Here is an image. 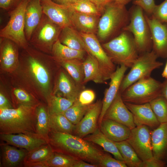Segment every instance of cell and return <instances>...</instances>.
Wrapping results in <instances>:
<instances>
[{
  "label": "cell",
  "mask_w": 167,
  "mask_h": 167,
  "mask_svg": "<svg viewBox=\"0 0 167 167\" xmlns=\"http://www.w3.org/2000/svg\"><path fill=\"white\" fill-rule=\"evenodd\" d=\"M97 165L89 164L83 160L78 159L75 163L74 167H97Z\"/></svg>",
  "instance_id": "obj_51"
},
{
  "label": "cell",
  "mask_w": 167,
  "mask_h": 167,
  "mask_svg": "<svg viewBox=\"0 0 167 167\" xmlns=\"http://www.w3.org/2000/svg\"><path fill=\"white\" fill-rule=\"evenodd\" d=\"M28 53L27 60L32 74L41 88L45 89H47L49 84V73L33 52L30 51Z\"/></svg>",
  "instance_id": "obj_27"
},
{
  "label": "cell",
  "mask_w": 167,
  "mask_h": 167,
  "mask_svg": "<svg viewBox=\"0 0 167 167\" xmlns=\"http://www.w3.org/2000/svg\"><path fill=\"white\" fill-rule=\"evenodd\" d=\"M125 103L132 114L136 126L145 125L155 129L160 124L149 103L142 104Z\"/></svg>",
  "instance_id": "obj_18"
},
{
  "label": "cell",
  "mask_w": 167,
  "mask_h": 167,
  "mask_svg": "<svg viewBox=\"0 0 167 167\" xmlns=\"http://www.w3.org/2000/svg\"><path fill=\"white\" fill-rule=\"evenodd\" d=\"M14 93L20 105H25L36 106L38 105L36 103L34 99L25 91L20 88L14 90Z\"/></svg>",
  "instance_id": "obj_43"
},
{
  "label": "cell",
  "mask_w": 167,
  "mask_h": 167,
  "mask_svg": "<svg viewBox=\"0 0 167 167\" xmlns=\"http://www.w3.org/2000/svg\"><path fill=\"white\" fill-rule=\"evenodd\" d=\"M12 108L11 105L6 96L2 93H0V109Z\"/></svg>",
  "instance_id": "obj_49"
},
{
  "label": "cell",
  "mask_w": 167,
  "mask_h": 167,
  "mask_svg": "<svg viewBox=\"0 0 167 167\" xmlns=\"http://www.w3.org/2000/svg\"><path fill=\"white\" fill-rule=\"evenodd\" d=\"M83 60L74 59L57 61L66 70L75 82L82 87H83L84 78Z\"/></svg>",
  "instance_id": "obj_33"
},
{
  "label": "cell",
  "mask_w": 167,
  "mask_h": 167,
  "mask_svg": "<svg viewBox=\"0 0 167 167\" xmlns=\"http://www.w3.org/2000/svg\"><path fill=\"white\" fill-rule=\"evenodd\" d=\"M103 118L115 121L131 130L136 127L132 114L123 101L119 91L107 110Z\"/></svg>",
  "instance_id": "obj_14"
},
{
  "label": "cell",
  "mask_w": 167,
  "mask_h": 167,
  "mask_svg": "<svg viewBox=\"0 0 167 167\" xmlns=\"http://www.w3.org/2000/svg\"><path fill=\"white\" fill-rule=\"evenodd\" d=\"M151 139L153 157L163 160L167 156V122L151 131Z\"/></svg>",
  "instance_id": "obj_21"
},
{
  "label": "cell",
  "mask_w": 167,
  "mask_h": 167,
  "mask_svg": "<svg viewBox=\"0 0 167 167\" xmlns=\"http://www.w3.org/2000/svg\"><path fill=\"white\" fill-rule=\"evenodd\" d=\"M126 140L143 161L153 157L151 131L147 126H136L131 130L130 136Z\"/></svg>",
  "instance_id": "obj_11"
},
{
  "label": "cell",
  "mask_w": 167,
  "mask_h": 167,
  "mask_svg": "<svg viewBox=\"0 0 167 167\" xmlns=\"http://www.w3.org/2000/svg\"><path fill=\"white\" fill-rule=\"evenodd\" d=\"M166 166L167 167V164H166Z\"/></svg>",
  "instance_id": "obj_58"
},
{
  "label": "cell",
  "mask_w": 167,
  "mask_h": 167,
  "mask_svg": "<svg viewBox=\"0 0 167 167\" xmlns=\"http://www.w3.org/2000/svg\"><path fill=\"white\" fill-rule=\"evenodd\" d=\"M92 2L101 12L103 13L106 6L114 0H89Z\"/></svg>",
  "instance_id": "obj_48"
},
{
  "label": "cell",
  "mask_w": 167,
  "mask_h": 167,
  "mask_svg": "<svg viewBox=\"0 0 167 167\" xmlns=\"http://www.w3.org/2000/svg\"><path fill=\"white\" fill-rule=\"evenodd\" d=\"M82 138L73 134L50 130L49 143L54 152L69 155L98 166L104 153Z\"/></svg>",
  "instance_id": "obj_1"
},
{
  "label": "cell",
  "mask_w": 167,
  "mask_h": 167,
  "mask_svg": "<svg viewBox=\"0 0 167 167\" xmlns=\"http://www.w3.org/2000/svg\"><path fill=\"white\" fill-rule=\"evenodd\" d=\"M99 167H127L124 161L113 158L109 155L104 153L99 162Z\"/></svg>",
  "instance_id": "obj_42"
},
{
  "label": "cell",
  "mask_w": 167,
  "mask_h": 167,
  "mask_svg": "<svg viewBox=\"0 0 167 167\" xmlns=\"http://www.w3.org/2000/svg\"><path fill=\"white\" fill-rule=\"evenodd\" d=\"M162 83L151 76L140 79L121 93L124 102L135 104L149 103L162 95Z\"/></svg>",
  "instance_id": "obj_6"
},
{
  "label": "cell",
  "mask_w": 167,
  "mask_h": 167,
  "mask_svg": "<svg viewBox=\"0 0 167 167\" xmlns=\"http://www.w3.org/2000/svg\"><path fill=\"white\" fill-rule=\"evenodd\" d=\"M36 129L37 134L49 141L50 131L49 113L48 110L43 105H38L36 108Z\"/></svg>",
  "instance_id": "obj_34"
},
{
  "label": "cell",
  "mask_w": 167,
  "mask_h": 167,
  "mask_svg": "<svg viewBox=\"0 0 167 167\" xmlns=\"http://www.w3.org/2000/svg\"><path fill=\"white\" fill-rule=\"evenodd\" d=\"M57 88L64 97L75 101L82 90L83 87L78 85L63 71H61L58 76Z\"/></svg>",
  "instance_id": "obj_25"
},
{
  "label": "cell",
  "mask_w": 167,
  "mask_h": 167,
  "mask_svg": "<svg viewBox=\"0 0 167 167\" xmlns=\"http://www.w3.org/2000/svg\"><path fill=\"white\" fill-rule=\"evenodd\" d=\"M79 33L84 42L87 53L91 54L97 60L104 81L110 79L116 67L101 45L98 38L94 33Z\"/></svg>",
  "instance_id": "obj_10"
},
{
  "label": "cell",
  "mask_w": 167,
  "mask_h": 167,
  "mask_svg": "<svg viewBox=\"0 0 167 167\" xmlns=\"http://www.w3.org/2000/svg\"><path fill=\"white\" fill-rule=\"evenodd\" d=\"M54 2L57 3L68 5L70 4L68 0H51Z\"/></svg>",
  "instance_id": "obj_54"
},
{
  "label": "cell",
  "mask_w": 167,
  "mask_h": 167,
  "mask_svg": "<svg viewBox=\"0 0 167 167\" xmlns=\"http://www.w3.org/2000/svg\"><path fill=\"white\" fill-rule=\"evenodd\" d=\"M54 153L49 143L44 145L33 150L28 152L24 160V163L47 161Z\"/></svg>",
  "instance_id": "obj_35"
},
{
  "label": "cell",
  "mask_w": 167,
  "mask_h": 167,
  "mask_svg": "<svg viewBox=\"0 0 167 167\" xmlns=\"http://www.w3.org/2000/svg\"><path fill=\"white\" fill-rule=\"evenodd\" d=\"M149 103L160 123L167 122V101L165 98L161 95Z\"/></svg>",
  "instance_id": "obj_38"
},
{
  "label": "cell",
  "mask_w": 167,
  "mask_h": 167,
  "mask_svg": "<svg viewBox=\"0 0 167 167\" xmlns=\"http://www.w3.org/2000/svg\"><path fill=\"white\" fill-rule=\"evenodd\" d=\"M44 14L62 29L73 26L70 18L71 10L67 5L55 3L51 0L41 1Z\"/></svg>",
  "instance_id": "obj_15"
},
{
  "label": "cell",
  "mask_w": 167,
  "mask_h": 167,
  "mask_svg": "<svg viewBox=\"0 0 167 167\" xmlns=\"http://www.w3.org/2000/svg\"><path fill=\"white\" fill-rule=\"evenodd\" d=\"M89 105H85L81 104L77 99L63 113L72 123L76 125L83 118Z\"/></svg>",
  "instance_id": "obj_37"
},
{
  "label": "cell",
  "mask_w": 167,
  "mask_h": 167,
  "mask_svg": "<svg viewBox=\"0 0 167 167\" xmlns=\"http://www.w3.org/2000/svg\"><path fill=\"white\" fill-rule=\"evenodd\" d=\"M158 58L152 50L139 54L122 81L119 89L121 93L138 80L150 76L154 70L161 66L163 63L157 60Z\"/></svg>",
  "instance_id": "obj_7"
},
{
  "label": "cell",
  "mask_w": 167,
  "mask_h": 167,
  "mask_svg": "<svg viewBox=\"0 0 167 167\" xmlns=\"http://www.w3.org/2000/svg\"><path fill=\"white\" fill-rule=\"evenodd\" d=\"M134 0H114L116 3L120 5L126 6Z\"/></svg>",
  "instance_id": "obj_53"
},
{
  "label": "cell",
  "mask_w": 167,
  "mask_h": 167,
  "mask_svg": "<svg viewBox=\"0 0 167 167\" xmlns=\"http://www.w3.org/2000/svg\"><path fill=\"white\" fill-rule=\"evenodd\" d=\"M50 130L56 131L73 134L75 125L72 123L64 113H49Z\"/></svg>",
  "instance_id": "obj_32"
},
{
  "label": "cell",
  "mask_w": 167,
  "mask_h": 167,
  "mask_svg": "<svg viewBox=\"0 0 167 167\" xmlns=\"http://www.w3.org/2000/svg\"><path fill=\"white\" fill-rule=\"evenodd\" d=\"M162 76L165 79H167V62L162 73Z\"/></svg>",
  "instance_id": "obj_55"
},
{
  "label": "cell",
  "mask_w": 167,
  "mask_h": 167,
  "mask_svg": "<svg viewBox=\"0 0 167 167\" xmlns=\"http://www.w3.org/2000/svg\"><path fill=\"white\" fill-rule=\"evenodd\" d=\"M150 16L161 23L167 24V0L156 5Z\"/></svg>",
  "instance_id": "obj_41"
},
{
  "label": "cell",
  "mask_w": 167,
  "mask_h": 167,
  "mask_svg": "<svg viewBox=\"0 0 167 167\" xmlns=\"http://www.w3.org/2000/svg\"><path fill=\"white\" fill-rule=\"evenodd\" d=\"M15 147L6 143L0 144L2 167H16L22 164L23 165L24 158L28 151Z\"/></svg>",
  "instance_id": "obj_22"
},
{
  "label": "cell",
  "mask_w": 167,
  "mask_h": 167,
  "mask_svg": "<svg viewBox=\"0 0 167 167\" xmlns=\"http://www.w3.org/2000/svg\"><path fill=\"white\" fill-rule=\"evenodd\" d=\"M58 39L61 43L71 48L87 52L86 48L82 37L73 26L63 28Z\"/></svg>",
  "instance_id": "obj_28"
},
{
  "label": "cell",
  "mask_w": 167,
  "mask_h": 167,
  "mask_svg": "<svg viewBox=\"0 0 167 167\" xmlns=\"http://www.w3.org/2000/svg\"><path fill=\"white\" fill-rule=\"evenodd\" d=\"M71 10L78 12L99 16L101 12L89 0H80L76 2L67 5Z\"/></svg>",
  "instance_id": "obj_40"
},
{
  "label": "cell",
  "mask_w": 167,
  "mask_h": 167,
  "mask_svg": "<svg viewBox=\"0 0 167 167\" xmlns=\"http://www.w3.org/2000/svg\"><path fill=\"white\" fill-rule=\"evenodd\" d=\"M162 95L167 101V79L162 83Z\"/></svg>",
  "instance_id": "obj_52"
},
{
  "label": "cell",
  "mask_w": 167,
  "mask_h": 167,
  "mask_svg": "<svg viewBox=\"0 0 167 167\" xmlns=\"http://www.w3.org/2000/svg\"><path fill=\"white\" fill-rule=\"evenodd\" d=\"M0 61L4 69H9L18 61V51L15 43L7 39L0 38Z\"/></svg>",
  "instance_id": "obj_24"
},
{
  "label": "cell",
  "mask_w": 167,
  "mask_h": 167,
  "mask_svg": "<svg viewBox=\"0 0 167 167\" xmlns=\"http://www.w3.org/2000/svg\"><path fill=\"white\" fill-rule=\"evenodd\" d=\"M0 139L6 143L30 151L49 141L37 133L0 134Z\"/></svg>",
  "instance_id": "obj_13"
},
{
  "label": "cell",
  "mask_w": 167,
  "mask_h": 167,
  "mask_svg": "<svg viewBox=\"0 0 167 167\" xmlns=\"http://www.w3.org/2000/svg\"><path fill=\"white\" fill-rule=\"evenodd\" d=\"M143 162V167H163L166 164L163 160L154 157Z\"/></svg>",
  "instance_id": "obj_47"
},
{
  "label": "cell",
  "mask_w": 167,
  "mask_h": 167,
  "mask_svg": "<svg viewBox=\"0 0 167 167\" xmlns=\"http://www.w3.org/2000/svg\"><path fill=\"white\" fill-rule=\"evenodd\" d=\"M43 14L41 0H29L24 15V32L29 41L34 30L39 24Z\"/></svg>",
  "instance_id": "obj_19"
},
{
  "label": "cell",
  "mask_w": 167,
  "mask_h": 167,
  "mask_svg": "<svg viewBox=\"0 0 167 167\" xmlns=\"http://www.w3.org/2000/svg\"><path fill=\"white\" fill-rule=\"evenodd\" d=\"M62 28L51 21L44 14L33 32L29 41L34 46L46 51L51 50L58 39Z\"/></svg>",
  "instance_id": "obj_9"
},
{
  "label": "cell",
  "mask_w": 167,
  "mask_h": 167,
  "mask_svg": "<svg viewBox=\"0 0 167 167\" xmlns=\"http://www.w3.org/2000/svg\"><path fill=\"white\" fill-rule=\"evenodd\" d=\"M23 166L25 167H49L47 161L24 163Z\"/></svg>",
  "instance_id": "obj_50"
},
{
  "label": "cell",
  "mask_w": 167,
  "mask_h": 167,
  "mask_svg": "<svg viewBox=\"0 0 167 167\" xmlns=\"http://www.w3.org/2000/svg\"><path fill=\"white\" fill-rule=\"evenodd\" d=\"M86 52L71 48L61 43L58 39L53 45L51 53L57 61L74 59L83 60Z\"/></svg>",
  "instance_id": "obj_30"
},
{
  "label": "cell",
  "mask_w": 167,
  "mask_h": 167,
  "mask_svg": "<svg viewBox=\"0 0 167 167\" xmlns=\"http://www.w3.org/2000/svg\"><path fill=\"white\" fill-rule=\"evenodd\" d=\"M130 21L123 31L133 35L139 54L152 50L150 30L144 15V12L139 6L133 5L129 10Z\"/></svg>",
  "instance_id": "obj_5"
},
{
  "label": "cell",
  "mask_w": 167,
  "mask_h": 167,
  "mask_svg": "<svg viewBox=\"0 0 167 167\" xmlns=\"http://www.w3.org/2000/svg\"><path fill=\"white\" fill-rule=\"evenodd\" d=\"M101 131L114 142L127 140L131 130L126 126L109 119L103 118L100 124Z\"/></svg>",
  "instance_id": "obj_20"
},
{
  "label": "cell",
  "mask_w": 167,
  "mask_h": 167,
  "mask_svg": "<svg viewBox=\"0 0 167 167\" xmlns=\"http://www.w3.org/2000/svg\"><path fill=\"white\" fill-rule=\"evenodd\" d=\"M70 3H72L76 2L80 0H68Z\"/></svg>",
  "instance_id": "obj_56"
},
{
  "label": "cell",
  "mask_w": 167,
  "mask_h": 167,
  "mask_svg": "<svg viewBox=\"0 0 167 167\" xmlns=\"http://www.w3.org/2000/svg\"><path fill=\"white\" fill-rule=\"evenodd\" d=\"M75 101L59 96H52L49 99V113L50 114L63 113Z\"/></svg>",
  "instance_id": "obj_36"
},
{
  "label": "cell",
  "mask_w": 167,
  "mask_h": 167,
  "mask_svg": "<svg viewBox=\"0 0 167 167\" xmlns=\"http://www.w3.org/2000/svg\"><path fill=\"white\" fill-rule=\"evenodd\" d=\"M83 61L84 78V84L92 81L96 84L105 82L101 73L99 64L96 59L89 53Z\"/></svg>",
  "instance_id": "obj_29"
},
{
  "label": "cell",
  "mask_w": 167,
  "mask_h": 167,
  "mask_svg": "<svg viewBox=\"0 0 167 167\" xmlns=\"http://www.w3.org/2000/svg\"><path fill=\"white\" fill-rule=\"evenodd\" d=\"M78 159L69 155L54 152L52 156L47 162L49 167H74Z\"/></svg>",
  "instance_id": "obj_39"
},
{
  "label": "cell",
  "mask_w": 167,
  "mask_h": 167,
  "mask_svg": "<svg viewBox=\"0 0 167 167\" xmlns=\"http://www.w3.org/2000/svg\"><path fill=\"white\" fill-rule=\"evenodd\" d=\"M114 142L127 166L143 167V161L126 140Z\"/></svg>",
  "instance_id": "obj_31"
},
{
  "label": "cell",
  "mask_w": 167,
  "mask_h": 167,
  "mask_svg": "<svg viewBox=\"0 0 167 167\" xmlns=\"http://www.w3.org/2000/svg\"><path fill=\"white\" fill-rule=\"evenodd\" d=\"M128 67L123 65L117 67L115 71L111 76L109 86L105 91L102 101V105L98 122L100 124L105 114L119 91L120 85Z\"/></svg>",
  "instance_id": "obj_17"
},
{
  "label": "cell",
  "mask_w": 167,
  "mask_h": 167,
  "mask_svg": "<svg viewBox=\"0 0 167 167\" xmlns=\"http://www.w3.org/2000/svg\"><path fill=\"white\" fill-rule=\"evenodd\" d=\"M23 0H0V7L9 12L16 8Z\"/></svg>",
  "instance_id": "obj_46"
},
{
  "label": "cell",
  "mask_w": 167,
  "mask_h": 167,
  "mask_svg": "<svg viewBox=\"0 0 167 167\" xmlns=\"http://www.w3.org/2000/svg\"><path fill=\"white\" fill-rule=\"evenodd\" d=\"M133 5L140 7L144 13L148 16H151L156 6L154 0H134Z\"/></svg>",
  "instance_id": "obj_45"
},
{
  "label": "cell",
  "mask_w": 167,
  "mask_h": 167,
  "mask_svg": "<svg viewBox=\"0 0 167 167\" xmlns=\"http://www.w3.org/2000/svg\"><path fill=\"white\" fill-rule=\"evenodd\" d=\"M99 16L71 10L70 18L72 26L80 33L94 34L97 30Z\"/></svg>",
  "instance_id": "obj_23"
},
{
  "label": "cell",
  "mask_w": 167,
  "mask_h": 167,
  "mask_svg": "<svg viewBox=\"0 0 167 167\" xmlns=\"http://www.w3.org/2000/svg\"><path fill=\"white\" fill-rule=\"evenodd\" d=\"M38 106L21 105L15 109H0V134L37 133Z\"/></svg>",
  "instance_id": "obj_2"
},
{
  "label": "cell",
  "mask_w": 167,
  "mask_h": 167,
  "mask_svg": "<svg viewBox=\"0 0 167 167\" xmlns=\"http://www.w3.org/2000/svg\"><path fill=\"white\" fill-rule=\"evenodd\" d=\"M102 101L97 100L90 105L86 112L79 122L75 125L74 134L83 138L93 133L97 128V123L101 113Z\"/></svg>",
  "instance_id": "obj_16"
},
{
  "label": "cell",
  "mask_w": 167,
  "mask_h": 167,
  "mask_svg": "<svg viewBox=\"0 0 167 167\" xmlns=\"http://www.w3.org/2000/svg\"><path fill=\"white\" fill-rule=\"evenodd\" d=\"M85 137L84 139L99 145L105 151L112 154L115 158L124 161L115 142L107 137L100 129L97 128L93 133Z\"/></svg>",
  "instance_id": "obj_26"
},
{
  "label": "cell",
  "mask_w": 167,
  "mask_h": 167,
  "mask_svg": "<svg viewBox=\"0 0 167 167\" xmlns=\"http://www.w3.org/2000/svg\"><path fill=\"white\" fill-rule=\"evenodd\" d=\"M129 21V12L126 6L114 1L110 3L105 6L98 21V40L104 41L113 39L123 31Z\"/></svg>",
  "instance_id": "obj_3"
},
{
  "label": "cell",
  "mask_w": 167,
  "mask_h": 167,
  "mask_svg": "<svg viewBox=\"0 0 167 167\" xmlns=\"http://www.w3.org/2000/svg\"><path fill=\"white\" fill-rule=\"evenodd\" d=\"M29 0H23L16 8L9 12V21L0 31V38L10 40L24 48L28 46L24 32V15Z\"/></svg>",
  "instance_id": "obj_8"
},
{
  "label": "cell",
  "mask_w": 167,
  "mask_h": 167,
  "mask_svg": "<svg viewBox=\"0 0 167 167\" xmlns=\"http://www.w3.org/2000/svg\"><path fill=\"white\" fill-rule=\"evenodd\" d=\"M95 97V94L93 91L90 89H86L81 91L78 100L81 104L88 105L92 104Z\"/></svg>",
  "instance_id": "obj_44"
},
{
  "label": "cell",
  "mask_w": 167,
  "mask_h": 167,
  "mask_svg": "<svg viewBox=\"0 0 167 167\" xmlns=\"http://www.w3.org/2000/svg\"><path fill=\"white\" fill-rule=\"evenodd\" d=\"M41 1H46V0H41Z\"/></svg>",
  "instance_id": "obj_57"
},
{
  "label": "cell",
  "mask_w": 167,
  "mask_h": 167,
  "mask_svg": "<svg viewBox=\"0 0 167 167\" xmlns=\"http://www.w3.org/2000/svg\"><path fill=\"white\" fill-rule=\"evenodd\" d=\"M102 46L114 63L128 68L131 67L139 55L132 34L126 31Z\"/></svg>",
  "instance_id": "obj_4"
},
{
  "label": "cell",
  "mask_w": 167,
  "mask_h": 167,
  "mask_svg": "<svg viewBox=\"0 0 167 167\" xmlns=\"http://www.w3.org/2000/svg\"><path fill=\"white\" fill-rule=\"evenodd\" d=\"M149 26L152 41V50L158 57L167 58V24L161 23L144 13Z\"/></svg>",
  "instance_id": "obj_12"
}]
</instances>
